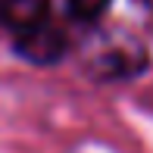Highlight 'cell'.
<instances>
[{"label": "cell", "mask_w": 153, "mask_h": 153, "mask_svg": "<svg viewBox=\"0 0 153 153\" xmlns=\"http://www.w3.org/2000/svg\"><path fill=\"white\" fill-rule=\"evenodd\" d=\"M0 28L34 66H53L66 56V31L53 25L50 0H0Z\"/></svg>", "instance_id": "1"}, {"label": "cell", "mask_w": 153, "mask_h": 153, "mask_svg": "<svg viewBox=\"0 0 153 153\" xmlns=\"http://www.w3.org/2000/svg\"><path fill=\"white\" fill-rule=\"evenodd\" d=\"M109 3H113V0H66V10H69V16H72L75 22L91 25V22H100L103 19V13L109 10Z\"/></svg>", "instance_id": "2"}]
</instances>
